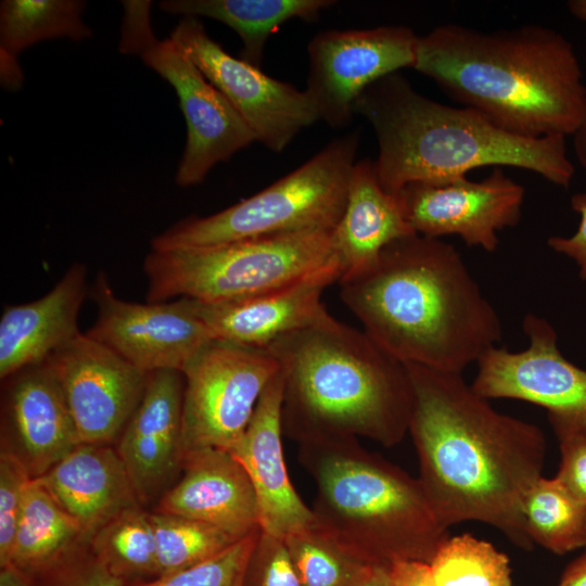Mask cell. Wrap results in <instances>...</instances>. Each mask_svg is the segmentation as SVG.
<instances>
[{
	"label": "cell",
	"mask_w": 586,
	"mask_h": 586,
	"mask_svg": "<svg viewBox=\"0 0 586 586\" xmlns=\"http://www.w3.org/2000/svg\"><path fill=\"white\" fill-rule=\"evenodd\" d=\"M412 385L409 430L419 481L448 528L479 521L532 549L523 499L542 477L547 443L542 429L495 410L461 373L405 364Z\"/></svg>",
	"instance_id": "cell-1"
},
{
	"label": "cell",
	"mask_w": 586,
	"mask_h": 586,
	"mask_svg": "<svg viewBox=\"0 0 586 586\" xmlns=\"http://www.w3.org/2000/svg\"><path fill=\"white\" fill-rule=\"evenodd\" d=\"M339 283L364 331L404 364L462 373L501 340L497 311L460 253L440 238L394 241Z\"/></svg>",
	"instance_id": "cell-2"
},
{
	"label": "cell",
	"mask_w": 586,
	"mask_h": 586,
	"mask_svg": "<svg viewBox=\"0 0 586 586\" xmlns=\"http://www.w3.org/2000/svg\"><path fill=\"white\" fill-rule=\"evenodd\" d=\"M412 68L449 98L522 137L566 138L586 124L581 63L573 44L552 28L441 25L419 36Z\"/></svg>",
	"instance_id": "cell-3"
},
{
	"label": "cell",
	"mask_w": 586,
	"mask_h": 586,
	"mask_svg": "<svg viewBox=\"0 0 586 586\" xmlns=\"http://www.w3.org/2000/svg\"><path fill=\"white\" fill-rule=\"evenodd\" d=\"M267 349L282 379L283 434L298 444L366 437L391 447L409 430L404 362L327 311Z\"/></svg>",
	"instance_id": "cell-4"
},
{
	"label": "cell",
	"mask_w": 586,
	"mask_h": 586,
	"mask_svg": "<svg viewBox=\"0 0 586 586\" xmlns=\"http://www.w3.org/2000/svg\"><path fill=\"white\" fill-rule=\"evenodd\" d=\"M354 114L374 130L375 171L394 195L409 183L450 182L484 166L531 170L563 188L575 175L565 137L507 131L476 110L420 94L399 72L369 86L356 100Z\"/></svg>",
	"instance_id": "cell-5"
},
{
	"label": "cell",
	"mask_w": 586,
	"mask_h": 586,
	"mask_svg": "<svg viewBox=\"0 0 586 586\" xmlns=\"http://www.w3.org/2000/svg\"><path fill=\"white\" fill-rule=\"evenodd\" d=\"M316 485L315 523L369 565L430 563L448 538L419 479L357 440L300 444Z\"/></svg>",
	"instance_id": "cell-6"
},
{
	"label": "cell",
	"mask_w": 586,
	"mask_h": 586,
	"mask_svg": "<svg viewBox=\"0 0 586 586\" xmlns=\"http://www.w3.org/2000/svg\"><path fill=\"white\" fill-rule=\"evenodd\" d=\"M359 133L331 141L311 158L256 194L218 213L190 216L151 240L167 251L305 231H332L347 200Z\"/></svg>",
	"instance_id": "cell-7"
},
{
	"label": "cell",
	"mask_w": 586,
	"mask_h": 586,
	"mask_svg": "<svg viewBox=\"0 0 586 586\" xmlns=\"http://www.w3.org/2000/svg\"><path fill=\"white\" fill-rule=\"evenodd\" d=\"M333 231V230H332ZM332 231L244 239L203 247L154 251L143 271L150 303L189 298L224 303L292 283L335 255Z\"/></svg>",
	"instance_id": "cell-8"
},
{
	"label": "cell",
	"mask_w": 586,
	"mask_h": 586,
	"mask_svg": "<svg viewBox=\"0 0 586 586\" xmlns=\"http://www.w3.org/2000/svg\"><path fill=\"white\" fill-rule=\"evenodd\" d=\"M120 50L138 53L144 64L175 89L187 124L186 148L176 173L180 187L201 183L211 169L255 141L228 99L171 38L157 40L150 23V2L127 1Z\"/></svg>",
	"instance_id": "cell-9"
},
{
	"label": "cell",
	"mask_w": 586,
	"mask_h": 586,
	"mask_svg": "<svg viewBox=\"0 0 586 586\" xmlns=\"http://www.w3.org/2000/svg\"><path fill=\"white\" fill-rule=\"evenodd\" d=\"M278 371L277 360L265 348L213 341L182 372V454L230 450Z\"/></svg>",
	"instance_id": "cell-10"
},
{
	"label": "cell",
	"mask_w": 586,
	"mask_h": 586,
	"mask_svg": "<svg viewBox=\"0 0 586 586\" xmlns=\"http://www.w3.org/2000/svg\"><path fill=\"white\" fill-rule=\"evenodd\" d=\"M523 330L530 340L524 351L493 346L479 358L473 390L486 399L512 398L545 408L557 436L585 431L586 370L561 354L546 319L527 314Z\"/></svg>",
	"instance_id": "cell-11"
},
{
	"label": "cell",
	"mask_w": 586,
	"mask_h": 586,
	"mask_svg": "<svg viewBox=\"0 0 586 586\" xmlns=\"http://www.w3.org/2000/svg\"><path fill=\"white\" fill-rule=\"evenodd\" d=\"M170 37L228 99L255 141L270 151L282 152L303 129L319 120L305 90L229 54L199 18H181Z\"/></svg>",
	"instance_id": "cell-12"
},
{
	"label": "cell",
	"mask_w": 586,
	"mask_h": 586,
	"mask_svg": "<svg viewBox=\"0 0 586 586\" xmlns=\"http://www.w3.org/2000/svg\"><path fill=\"white\" fill-rule=\"evenodd\" d=\"M419 36L408 27L331 29L308 43L305 92L319 120L332 128L347 126L358 97L373 82L411 67Z\"/></svg>",
	"instance_id": "cell-13"
},
{
	"label": "cell",
	"mask_w": 586,
	"mask_h": 586,
	"mask_svg": "<svg viewBox=\"0 0 586 586\" xmlns=\"http://www.w3.org/2000/svg\"><path fill=\"white\" fill-rule=\"evenodd\" d=\"M92 297L97 319L86 333L146 373L183 372L215 341L188 298L128 302L115 295L103 272Z\"/></svg>",
	"instance_id": "cell-14"
},
{
	"label": "cell",
	"mask_w": 586,
	"mask_h": 586,
	"mask_svg": "<svg viewBox=\"0 0 586 586\" xmlns=\"http://www.w3.org/2000/svg\"><path fill=\"white\" fill-rule=\"evenodd\" d=\"M44 362L59 381L80 444L111 445L139 405L149 373L78 333Z\"/></svg>",
	"instance_id": "cell-15"
},
{
	"label": "cell",
	"mask_w": 586,
	"mask_h": 586,
	"mask_svg": "<svg viewBox=\"0 0 586 586\" xmlns=\"http://www.w3.org/2000/svg\"><path fill=\"white\" fill-rule=\"evenodd\" d=\"M524 188L501 167L480 181L467 177L445 183L413 182L396 194L406 220L418 234L459 235L468 246L494 252L498 231L520 222Z\"/></svg>",
	"instance_id": "cell-16"
},
{
	"label": "cell",
	"mask_w": 586,
	"mask_h": 586,
	"mask_svg": "<svg viewBox=\"0 0 586 586\" xmlns=\"http://www.w3.org/2000/svg\"><path fill=\"white\" fill-rule=\"evenodd\" d=\"M183 373H149L142 398L118 437L119 455L139 502L158 499L181 472Z\"/></svg>",
	"instance_id": "cell-17"
},
{
	"label": "cell",
	"mask_w": 586,
	"mask_h": 586,
	"mask_svg": "<svg viewBox=\"0 0 586 586\" xmlns=\"http://www.w3.org/2000/svg\"><path fill=\"white\" fill-rule=\"evenodd\" d=\"M342 275V265L334 256L309 275L255 296L224 303L190 302L215 340L266 348L322 317L328 311L321 302L322 293Z\"/></svg>",
	"instance_id": "cell-18"
},
{
	"label": "cell",
	"mask_w": 586,
	"mask_h": 586,
	"mask_svg": "<svg viewBox=\"0 0 586 586\" xmlns=\"http://www.w3.org/2000/svg\"><path fill=\"white\" fill-rule=\"evenodd\" d=\"M281 407L282 379L278 371L260 395L244 434L229 451L251 480L260 530L285 539L313 524L315 517L288 474Z\"/></svg>",
	"instance_id": "cell-19"
},
{
	"label": "cell",
	"mask_w": 586,
	"mask_h": 586,
	"mask_svg": "<svg viewBox=\"0 0 586 586\" xmlns=\"http://www.w3.org/2000/svg\"><path fill=\"white\" fill-rule=\"evenodd\" d=\"M153 511L198 520L238 538L260 530L251 480L225 449L186 453L179 480L158 499Z\"/></svg>",
	"instance_id": "cell-20"
},
{
	"label": "cell",
	"mask_w": 586,
	"mask_h": 586,
	"mask_svg": "<svg viewBox=\"0 0 586 586\" xmlns=\"http://www.w3.org/2000/svg\"><path fill=\"white\" fill-rule=\"evenodd\" d=\"M10 378L5 411L15 447L9 448L36 479L78 446L79 438L61 385L44 361Z\"/></svg>",
	"instance_id": "cell-21"
},
{
	"label": "cell",
	"mask_w": 586,
	"mask_h": 586,
	"mask_svg": "<svg viewBox=\"0 0 586 586\" xmlns=\"http://www.w3.org/2000/svg\"><path fill=\"white\" fill-rule=\"evenodd\" d=\"M36 480L78 522L86 542L123 511L141 506L111 445L79 444Z\"/></svg>",
	"instance_id": "cell-22"
},
{
	"label": "cell",
	"mask_w": 586,
	"mask_h": 586,
	"mask_svg": "<svg viewBox=\"0 0 586 586\" xmlns=\"http://www.w3.org/2000/svg\"><path fill=\"white\" fill-rule=\"evenodd\" d=\"M87 295V268L72 265L42 297L7 306L0 319V378L43 362L78 333Z\"/></svg>",
	"instance_id": "cell-23"
},
{
	"label": "cell",
	"mask_w": 586,
	"mask_h": 586,
	"mask_svg": "<svg viewBox=\"0 0 586 586\" xmlns=\"http://www.w3.org/2000/svg\"><path fill=\"white\" fill-rule=\"evenodd\" d=\"M413 234L397 195L381 186L374 161H357L343 215L332 231V250L343 268L341 279L368 269L384 247Z\"/></svg>",
	"instance_id": "cell-24"
},
{
	"label": "cell",
	"mask_w": 586,
	"mask_h": 586,
	"mask_svg": "<svg viewBox=\"0 0 586 586\" xmlns=\"http://www.w3.org/2000/svg\"><path fill=\"white\" fill-rule=\"evenodd\" d=\"M86 7L77 0H4L0 5L1 82L21 87L23 74L17 55L28 47L49 39L79 41L92 36L82 20Z\"/></svg>",
	"instance_id": "cell-25"
},
{
	"label": "cell",
	"mask_w": 586,
	"mask_h": 586,
	"mask_svg": "<svg viewBox=\"0 0 586 586\" xmlns=\"http://www.w3.org/2000/svg\"><path fill=\"white\" fill-rule=\"evenodd\" d=\"M331 0H164L160 8L183 17L206 16L232 28L242 39L241 59L260 67L270 35L293 18L314 21Z\"/></svg>",
	"instance_id": "cell-26"
},
{
	"label": "cell",
	"mask_w": 586,
	"mask_h": 586,
	"mask_svg": "<svg viewBox=\"0 0 586 586\" xmlns=\"http://www.w3.org/2000/svg\"><path fill=\"white\" fill-rule=\"evenodd\" d=\"M82 542L86 540L78 522L44 486L31 479L25 492L8 565L37 579Z\"/></svg>",
	"instance_id": "cell-27"
},
{
	"label": "cell",
	"mask_w": 586,
	"mask_h": 586,
	"mask_svg": "<svg viewBox=\"0 0 586 586\" xmlns=\"http://www.w3.org/2000/svg\"><path fill=\"white\" fill-rule=\"evenodd\" d=\"M522 514L534 544L557 555L586 547V504L556 476L535 482L523 499Z\"/></svg>",
	"instance_id": "cell-28"
},
{
	"label": "cell",
	"mask_w": 586,
	"mask_h": 586,
	"mask_svg": "<svg viewBox=\"0 0 586 586\" xmlns=\"http://www.w3.org/2000/svg\"><path fill=\"white\" fill-rule=\"evenodd\" d=\"M89 545L125 584L157 577L154 531L150 512L142 506L113 518L90 538Z\"/></svg>",
	"instance_id": "cell-29"
},
{
	"label": "cell",
	"mask_w": 586,
	"mask_h": 586,
	"mask_svg": "<svg viewBox=\"0 0 586 586\" xmlns=\"http://www.w3.org/2000/svg\"><path fill=\"white\" fill-rule=\"evenodd\" d=\"M150 517L156 543L157 577L196 565L241 539L198 520L154 511Z\"/></svg>",
	"instance_id": "cell-30"
},
{
	"label": "cell",
	"mask_w": 586,
	"mask_h": 586,
	"mask_svg": "<svg viewBox=\"0 0 586 586\" xmlns=\"http://www.w3.org/2000/svg\"><path fill=\"white\" fill-rule=\"evenodd\" d=\"M284 542L303 586H355L369 568L315 521Z\"/></svg>",
	"instance_id": "cell-31"
},
{
	"label": "cell",
	"mask_w": 586,
	"mask_h": 586,
	"mask_svg": "<svg viewBox=\"0 0 586 586\" xmlns=\"http://www.w3.org/2000/svg\"><path fill=\"white\" fill-rule=\"evenodd\" d=\"M429 564L436 586H512L507 556L470 534L448 536Z\"/></svg>",
	"instance_id": "cell-32"
},
{
	"label": "cell",
	"mask_w": 586,
	"mask_h": 586,
	"mask_svg": "<svg viewBox=\"0 0 586 586\" xmlns=\"http://www.w3.org/2000/svg\"><path fill=\"white\" fill-rule=\"evenodd\" d=\"M259 531L249 534L196 565L125 586H243L246 564Z\"/></svg>",
	"instance_id": "cell-33"
},
{
	"label": "cell",
	"mask_w": 586,
	"mask_h": 586,
	"mask_svg": "<svg viewBox=\"0 0 586 586\" xmlns=\"http://www.w3.org/2000/svg\"><path fill=\"white\" fill-rule=\"evenodd\" d=\"M31 476L4 445L0 453V566L9 564L26 488Z\"/></svg>",
	"instance_id": "cell-34"
},
{
	"label": "cell",
	"mask_w": 586,
	"mask_h": 586,
	"mask_svg": "<svg viewBox=\"0 0 586 586\" xmlns=\"http://www.w3.org/2000/svg\"><path fill=\"white\" fill-rule=\"evenodd\" d=\"M243 586H303L284 539L259 531Z\"/></svg>",
	"instance_id": "cell-35"
},
{
	"label": "cell",
	"mask_w": 586,
	"mask_h": 586,
	"mask_svg": "<svg viewBox=\"0 0 586 586\" xmlns=\"http://www.w3.org/2000/svg\"><path fill=\"white\" fill-rule=\"evenodd\" d=\"M38 586H125L82 542L36 579Z\"/></svg>",
	"instance_id": "cell-36"
},
{
	"label": "cell",
	"mask_w": 586,
	"mask_h": 586,
	"mask_svg": "<svg viewBox=\"0 0 586 586\" xmlns=\"http://www.w3.org/2000/svg\"><path fill=\"white\" fill-rule=\"evenodd\" d=\"M557 437L561 462L556 477L586 504V430Z\"/></svg>",
	"instance_id": "cell-37"
},
{
	"label": "cell",
	"mask_w": 586,
	"mask_h": 586,
	"mask_svg": "<svg viewBox=\"0 0 586 586\" xmlns=\"http://www.w3.org/2000/svg\"><path fill=\"white\" fill-rule=\"evenodd\" d=\"M571 208L579 215L578 228L571 237H550L547 244L555 252L572 258L578 275L586 280V192L575 193L571 198Z\"/></svg>",
	"instance_id": "cell-38"
},
{
	"label": "cell",
	"mask_w": 586,
	"mask_h": 586,
	"mask_svg": "<svg viewBox=\"0 0 586 586\" xmlns=\"http://www.w3.org/2000/svg\"><path fill=\"white\" fill-rule=\"evenodd\" d=\"M393 586H436L429 563L397 560L390 566Z\"/></svg>",
	"instance_id": "cell-39"
},
{
	"label": "cell",
	"mask_w": 586,
	"mask_h": 586,
	"mask_svg": "<svg viewBox=\"0 0 586 586\" xmlns=\"http://www.w3.org/2000/svg\"><path fill=\"white\" fill-rule=\"evenodd\" d=\"M557 586H586V550L566 566Z\"/></svg>",
	"instance_id": "cell-40"
},
{
	"label": "cell",
	"mask_w": 586,
	"mask_h": 586,
	"mask_svg": "<svg viewBox=\"0 0 586 586\" xmlns=\"http://www.w3.org/2000/svg\"><path fill=\"white\" fill-rule=\"evenodd\" d=\"M355 586H393L390 568L383 565H369Z\"/></svg>",
	"instance_id": "cell-41"
},
{
	"label": "cell",
	"mask_w": 586,
	"mask_h": 586,
	"mask_svg": "<svg viewBox=\"0 0 586 586\" xmlns=\"http://www.w3.org/2000/svg\"><path fill=\"white\" fill-rule=\"evenodd\" d=\"M0 586H38L35 578L13 565L0 570Z\"/></svg>",
	"instance_id": "cell-42"
},
{
	"label": "cell",
	"mask_w": 586,
	"mask_h": 586,
	"mask_svg": "<svg viewBox=\"0 0 586 586\" xmlns=\"http://www.w3.org/2000/svg\"><path fill=\"white\" fill-rule=\"evenodd\" d=\"M575 156L586 171V124L573 136Z\"/></svg>",
	"instance_id": "cell-43"
},
{
	"label": "cell",
	"mask_w": 586,
	"mask_h": 586,
	"mask_svg": "<svg viewBox=\"0 0 586 586\" xmlns=\"http://www.w3.org/2000/svg\"><path fill=\"white\" fill-rule=\"evenodd\" d=\"M568 9L573 16L586 22V0H571L568 2Z\"/></svg>",
	"instance_id": "cell-44"
}]
</instances>
